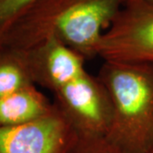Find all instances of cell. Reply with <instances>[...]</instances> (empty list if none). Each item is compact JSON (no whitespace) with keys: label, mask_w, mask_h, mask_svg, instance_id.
I'll list each match as a JSON object with an SVG mask.
<instances>
[{"label":"cell","mask_w":153,"mask_h":153,"mask_svg":"<svg viewBox=\"0 0 153 153\" xmlns=\"http://www.w3.org/2000/svg\"><path fill=\"white\" fill-rule=\"evenodd\" d=\"M39 0H0V44L9 29Z\"/></svg>","instance_id":"9"},{"label":"cell","mask_w":153,"mask_h":153,"mask_svg":"<svg viewBox=\"0 0 153 153\" xmlns=\"http://www.w3.org/2000/svg\"><path fill=\"white\" fill-rule=\"evenodd\" d=\"M56 110L36 85H30L0 99V126H18L39 120Z\"/></svg>","instance_id":"7"},{"label":"cell","mask_w":153,"mask_h":153,"mask_svg":"<svg viewBox=\"0 0 153 153\" xmlns=\"http://www.w3.org/2000/svg\"><path fill=\"white\" fill-rule=\"evenodd\" d=\"M24 52L33 83L52 94L87 72L86 59L56 38Z\"/></svg>","instance_id":"6"},{"label":"cell","mask_w":153,"mask_h":153,"mask_svg":"<svg viewBox=\"0 0 153 153\" xmlns=\"http://www.w3.org/2000/svg\"><path fill=\"white\" fill-rule=\"evenodd\" d=\"M97 57L153 63V8L127 0L100 39Z\"/></svg>","instance_id":"4"},{"label":"cell","mask_w":153,"mask_h":153,"mask_svg":"<svg viewBox=\"0 0 153 153\" xmlns=\"http://www.w3.org/2000/svg\"><path fill=\"white\" fill-rule=\"evenodd\" d=\"M33 84L25 52L0 47V99Z\"/></svg>","instance_id":"8"},{"label":"cell","mask_w":153,"mask_h":153,"mask_svg":"<svg viewBox=\"0 0 153 153\" xmlns=\"http://www.w3.org/2000/svg\"><path fill=\"white\" fill-rule=\"evenodd\" d=\"M127 0H39L3 38L0 47L27 51L54 38L86 60L97 56L104 33Z\"/></svg>","instance_id":"1"},{"label":"cell","mask_w":153,"mask_h":153,"mask_svg":"<svg viewBox=\"0 0 153 153\" xmlns=\"http://www.w3.org/2000/svg\"><path fill=\"white\" fill-rule=\"evenodd\" d=\"M53 94L54 104L79 138H105L112 106L98 76L87 71Z\"/></svg>","instance_id":"3"},{"label":"cell","mask_w":153,"mask_h":153,"mask_svg":"<svg viewBox=\"0 0 153 153\" xmlns=\"http://www.w3.org/2000/svg\"><path fill=\"white\" fill-rule=\"evenodd\" d=\"M134 1H137L139 3H141L143 4H145V5L153 8V0H134Z\"/></svg>","instance_id":"11"},{"label":"cell","mask_w":153,"mask_h":153,"mask_svg":"<svg viewBox=\"0 0 153 153\" xmlns=\"http://www.w3.org/2000/svg\"><path fill=\"white\" fill-rule=\"evenodd\" d=\"M150 153H153V148H152V151L150 152Z\"/></svg>","instance_id":"12"},{"label":"cell","mask_w":153,"mask_h":153,"mask_svg":"<svg viewBox=\"0 0 153 153\" xmlns=\"http://www.w3.org/2000/svg\"><path fill=\"white\" fill-rule=\"evenodd\" d=\"M71 153H121L105 138H78Z\"/></svg>","instance_id":"10"},{"label":"cell","mask_w":153,"mask_h":153,"mask_svg":"<svg viewBox=\"0 0 153 153\" xmlns=\"http://www.w3.org/2000/svg\"><path fill=\"white\" fill-rule=\"evenodd\" d=\"M97 76L112 106L106 140L121 153H150L153 148V63L103 60Z\"/></svg>","instance_id":"2"},{"label":"cell","mask_w":153,"mask_h":153,"mask_svg":"<svg viewBox=\"0 0 153 153\" xmlns=\"http://www.w3.org/2000/svg\"><path fill=\"white\" fill-rule=\"evenodd\" d=\"M78 135L57 109L39 120L0 126V153H71Z\"/></svg>","instance_id":"5"}]
</instances>
